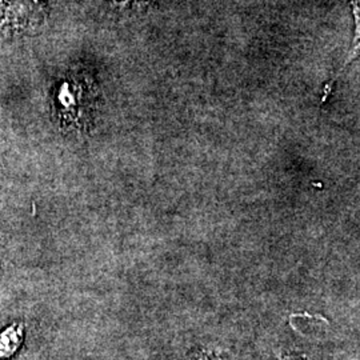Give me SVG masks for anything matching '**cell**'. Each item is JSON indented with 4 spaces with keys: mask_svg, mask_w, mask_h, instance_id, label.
Segmentation results:
<instances>
[{
    "mask_svg": "<svg viewBox=\"0 0 360 360\" xmlns=\"http://www.w3.org/2000/svg\"><path fill=\"white\" fill-rule=\"evenodd\" d=\"M25 338L23 323H13L0 333V360L8 359L19 349Z\"/></svg>",
    "mask_w": 360,
    "mask_h": 360,
    "instance_id": "2",
    "label": "cell"
},
{
    "mask_svg": "<svg viewBox=\"0 0 360 360\" xmlns=\"http://www.w3.org/2000/svg\"><path fill=\"white\" fill-rule=\"evenodd\" d=\"M285 360H294V359H285Z\"/></svg>",
    "mask_w": 360,
    "mask_h": 360,
    "instance_id": "3",
    "label": "cell"
},
{
    "mask_svg": "<svg viewBox=\"0 0 360 360\" xmlns=\"http://www.w3.org/2000/svg\"><path fill=\"white\" fill-rule=\"evenodd\" d=\"M3 16L15 28L35 27L46 11V0H3Z\"/></svg>",
    "mask_w": 360,
    "mask_h": 360,
    "instance_id": "1",
    "label": "cell"
}]
</instances>
